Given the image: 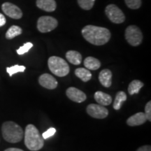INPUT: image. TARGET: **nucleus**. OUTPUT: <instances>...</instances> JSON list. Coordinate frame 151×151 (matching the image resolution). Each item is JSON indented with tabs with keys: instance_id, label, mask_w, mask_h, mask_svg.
Wrapping results in <instances>:
<instances>
[{
	"instance_id": "nucleus-1",
	"label": "nucleus",
	"mask_w": 151,
	"mask_h": 151,
	"mask_svg": "<svg viewBox=\"0 0 151 151\" xmlns=\"http://www.w3.org/2000/svg\"><path fill=\"white\" fill-rule=\"evenodd\" d=\"M81 33L87 41L95 46L106 44L111 38V32L108 29L94 25L86 26L83 28Z\"/></svg>"
},
{
	"instance_id": "nucleus-2",
	"label": "nucleus",
	"mask_w": 151,
	"mask_h": 151,
	"mask_svg": "<svg viewBox=\"0 0 151 151\" xmlns=\"http://www.w3.org/2000/svg\"><path fill=\"white\" fill-rule=\"evenodd\" d=\"M24 144L29 150L32 151L39 150L43 147L44 139L34 124H27L25 128Z\"/></svg>"
},
{
	"instance_id": "nucleus-3",
	"label": "nucleus",
	"mask_w": 151,
	"mask_h": 151,
	"mask_svg": "<svg viewBox=\"0 0 151 151\" xmlns=\"http://www.w3.org/2000/svg\"><path fill=\"white\" fill-rule=\"evenodd\" d=\"M1 132L4 140L11 143L21 141L24 136V132L22 127L12 121L4 122L1 126Z\"/></svg>"
},
{
	"instance_id": "nucleus-4",
	"label": "nucleus",
	"mask_w": 151,
	"mask_h": 151,
	"mask_svg": "<svg viewBox=\"0 0 151 151\" xmlns=\"http://www.w3.org/2000/svg\"><path fill=\"white\" fill-rule=\"evenodd\" d=\"M48 65L50 71L59 77L66 76L70 71L67 62L60 57H50L48 60Z\"/></svg>"
},
{
	"instance_id": "nucleus-5",
	"label": "nucleus",
	"mask_w": 151,
	"mask_h": 151,
	"mask_svg": "<svg viewBox=\"0 0 151 151\" xmlns=\"http://www.w3.org/2000/svg\"><path fill=\"white\" fill-rule=\"evenodd\" d=\"M125 39L132 46H138L143 41V35L141 29L135 25H130L125 29Z\"/></svg>"
},
{
	"instance_id": "nucleus-6",
	"label": "nucleus",
	"mask_w": 151,
	"mask_h": 151,
	"mask_svg": "<svg viewBox=\"0 0 151 151\" xmlns=\"http://www.w3.org/2000/svg\"><path fill=\"white\" fill-rule=\"evenodd\" d=\"M58 20L51 16H41L38 19L37 29L40 32L47 33L58 27Z\"/></svg>"
},
{
	"instance_id": "nucleus-7",
	"label": "nucleus",
	"mask_w": 151,
	"mask_h": 151,
	"mask_svg": "<svg viewBox=\"0 0 151 151\" xmlns=\"http://www.w3.org/2000/svg\"><path fill=\"white\" fill-rule=\"evenodd\" d=\"M105 14L108 18L113 23H122L125 20L123 12L115 4H109L106 7Z\"/></svg>"
},
{
	"instance_id": "nucleus-8",
	"label": "nucleus",
	"mask_w": 151,
	"mask_h": 151,
	"mask_svg": "<svg viewBox=\"0 0 151 151\" xmlns=\"http://www.w3.org/2000/svg\"><path fill=\"white\" fill-rule=\"evenodd\" d=\"M88 115L94 118L104 119L106 118L109 115V111L104 106L100 104H91L88 106L86 109Z\"/></svg>"
},
{
	"instance_id": "nucleus-9",
	"label": "nucleus",
	"mask_w": 151,
	"mask_h": 151,
	"mask_svg": "<svg viewBox=\"0 0 151 151\" xmlns=\"http://www.w3.org/2000/svg\"><path fill=\"white\" fill-rule=\"evenodd\" d=\"M3 12L7 16L13 19H20L22 17V12L19 7L10 2H5L1 5Z\"/></svg>"
},
{
	"instance_id": "nucleus-10",
	"label": "nucleus",
	"mask_w": 151,
	"mask_h": 151,
	"mask_svg": "<svg viewBox=\"0 0 151 151\" xmlns=\"http://www.w3.org/2000/svg\"><path fill=\"white\" fill-rule=\"evenodd\" d=\"M39 83L41 86L48 90H53L58 87V83L55 78L48 73H43L39 78Z\"/></svg>"
},
{
	"instance_id": "nucleus-11",
	"label": "nucleus",
	"mask_w": 151,
	"mask_h": 151,
	"mask_svg": "<svg viewBox=\"0 0 151 151\" xmlns=\"http://www.w3.org/2000/svg\"><path fill=\"white\" fill-rule=\"evenodd\" d=\"M66 94L69 99L77 103L83 102L87 97L86 94L83 92L74 87H70L68 88L66 91Z\"/></svg>"
},
{
	"instance_id": "nucleus-12",
	"label": "nucleus",
	"mask_w": 151,
	"mask_h": 151,
	"mask_svg": "<svg viewBox=\"0 0 151 151\" xmlns=\"http://www.w3.org/2000/svg\"><path fill=\"white\" fill-rule=\"evenodd\" d=\"M147 121V118L144 113L139 112L129 117L127 120V124L131 127L139 126L144 124Z\"/></svg>"
},
{
	"instance_id": "nucleus-13",
	"label": "nucleus",
	"mask_w": 151,
	"mask_h": 151,
	"mask_svg": "<svg viewBox=\"0 0 151 151\" xmlns=\"http://www.w3.org/2000/svg\"><path fill=\"white\" fill-rule=\"evenodd\" d=\"M36 4L38 8L46 12H52L57 7L55 0H37Z\"/></svg>"
},
{
	"instance_id": "nucleus-14",
	"label": "nucleus",
	"mask_w": 151,
	"mask_h": 151,
	"mask_svg": "<svg viewBox=\"0 0 151 151\" xmlns=\"http://www.w3.org/2000/svg\"><path fill=\"white\" fill-rule=\"evenodd\" d=\"M100 83L105 88H109L112 84V72L108 69H103L99 75Z\"/></svg>"
},
{
	"instance_id": "nucleus-15",
	"label": "nucleus",
	"mask_w": 151,
	"mask_h": 151,
	"mask_svg": "<svg viewBox=\"0 0 151 151\" xmlns=\"http://www.w3.org/2000/svg\"><path fill=\"white\" fill-rule=\"evenodd\" d=\"M94 99L98 104L101 106H109L112 103V97L110 95L101 91H97L94 93Z\"/></svg>"
},
{
	"instance_id": "nucleus-16",
	"label": "nucleus",
	"mask_w": 151,
	"mask_h": 151,
	"mask_svg": "<svg viewBox=\"0 0 151 151\" xmlns=\"http://www.w3.org/2000/svg\"><path fill=\"white\" fill-rule=\"evenodd\" d=\"M66 58L70 63L74 65H79L82 61V55L76 50H69L66 53Z\"/></svg>"
},
{
	"instance_id": "nucleus-17",
	"label": "nucleus",
	"mask_w": 151,
	"mask_h": 151,
	"mask_svg": "<svg viewBox=\"0 0 151 151\" xmlns=\"http://www.w3.org/2000/svg\"><path fill=\"white\" fill-rule=\"evenodd\" d=\"M84 66L87 69L97 70L101 67V62L99 60L93 57H88L84 60Z\"/></svg>"
},
{
	"instance_id": "nucleus-18",
	"label": "nucleus",
	"mask_w": 151,
	"mask_h": 151,
	"mask_svg": "<svg viewBox=\"0 0 151 151\" xmlns=\"http://www.w3.org/2000/svg\"><path fill=\"white\" fill-rule=\"evenodd\" d=\"M75 74L83 82H88L92 78V73L89 69L85 68H78L75 70Z\"/></svg>"
},
{
	"instance_id": "nucleus-19",
	"label": "nucleus",
	"mask_w": 151,
	"mask_h": 151,
	"mask_svg": "<svg viewBox=\"0 0 151 151\" xmlns=\"http://www.w3.org/2000/svg\"><path fill=\"white\" fill-rule=\"evenodd\" d=\"M127 100V94L123 91H120L117 93L116 99L113 102V109L115 110H119L121 108L122 104Z\"/></svg>"
},
{
	"instance_id": "nucleus-20",
	"label": "nucleus",
	"mask_w": 151,
	"mask_h": 151,
	"mask_svg": "<svg viewBox=\"0 0 151 151\" xmlns=\"http://www.w3.org/2000/svg\"><path fill=\"white\" fill-rule=\"evenodd\" d=\"M143 83L139 80H134L130 83L128 87V92L130 95L138 94L141 88H143Z\"/></svg>"
},
{
	"instance_id": "nucleus-21",
	"label": "nucleus",
	"mask_w": 151,
	"mask_h": 151,
	"mask_svg": "<svg viewBox=\"0 0 151 151\" xmlns=\"http://www.w3.org/2000/svg\"><path fill=\"white\" fill-rule=\"evenodd\" d=\"M22 32V30L21 28L18 26L13 25L7 30L6 33V38L7 39H13L17 36L20 35Z\"/></svg>"
},
{
	"instance_id": "nucleus-22",
	"label": "nucleus",
	"mask_w": 151,
	"mask_h": 151,
	"mask_svg": "<svg viewBox=\"0 0 151 151\" xmlns=\"http://www.w3.org/2000/svg\"><path fill=\"white\" fill-rule=\"evenodd\" d=\"M25 69H26V67H24V66L16 65L12 66V67H7L6 71L9 74V76L11 77L13 75L16 73L24 72V71H25Z\"/></svg>"
},
{
	"instance_id": "nucleus-23",
	"label": "nucleus",
	"mask_w": 151,
	"mask_h": 151,
	"mask_svg": "<svg viewBox=\"0 0 151 151\" xmlns=\"http://www.w3.org/2000/svg\"><path fill=\"white\" fill-rule=\"evenodd\" d=\"M95 0H78L79 6L84 10H90L93 7Z\"/></svg>"
},
{
	"instance_id": "nucleus-24",
	"label": "nucleus",
	"mask_w": 151,
	"mask_h": 151,
	"mask_svg": "<svg viewBox=\"0 0 151 151\" xmlns=\"http://www.w3.org/2000/svg\"><path fill=\"white\" fill-rule=\"evenodd\" d=\"M125 4L131 9H138L141 6V0H124Z\"/></svg>"
},
{
	"instance_id": "nucleus-25",
	"label": "nucleus",
	"mask_w": 151,
	"mask_h": 151,
	"mask_svg": "<svg viewBox=\"0 0 151 151\" xmlns=\"http://www.w3.org/2000/svg\"><path fill=\"white\" fill-rule=\"evenodd\" d=\"M32 46L33 44L30 42L24 43L23 46H21L20 48H18V50H17V53L20 55H22L26 53V52L29 51L30 49L32 48Z\"/></svg>"
},
{
	"instance_id": "nucleus-26",
	"label": "nucleus",
	"mask_w": 151,
	"mask_h": 151,
	"mask_svg": "<svg viewBox=\"0 0 151 151\" xmlns=\"http://www.w3.org/2000/svg\"><path fill=\"white\" fill-rule=\"evenodd\" d=\"M55 132H56V129H55V128L50 127L49 128L48 130H46V132H43L41 136H42L43 139H48V138L51 137L52 136H53L55 134Z\"/></svg>"
},
{
	"instance_id": "nucleus-27",
	"label": "nucleus",
	"mask_w": 151,
	"mask_h": 151,
	"mask_svg": "<svg viewBox=\"0 0 151 151\" xmlns=\"http://www.w3.org/2000/svg\"><path fill=\"white\" fill-rule=\"evenodd\" d=\"M145 115L147 118V120L151 121V101H149L146 104V106H145Z\"/></svg>"
},
{
	"instance_id": "nucleus-28",
	"label": "nucleus",
	"mask_w": 151,
	"mask_h": 151,
	"mask_svg": "<svg viewBox=\"0 0 151 151\" xmlns=\"http://www.w3.org/2000/svg\"><path fill=\"white\" fill-rule=\"evenodd\" d=\"M6 22V20L5 16L2 14L0 13V27L4 25Z\"/></svg>"
},
{
	"instance_id": "nucleus-29",
	"label": "nucleus",
	"mask_w": 151,
	"mask_h": 151,
	"mask_svg": "<svg viewBox=\"0 0 151 151\" xmlns=\"http://www.w3.org/2000/svg\"><path fill=\"white\" fill-rule=\"evenodd\" d=\"M137 151H151L150 146H143L137 149Z\"/></svg>"
},
{
	"instance_id": "nucleus-30",
	"label": "nucleus",
	"mask_w": 151,
	"mask_h": 151,
	"mask_svg": "<svg viewBox=\"0 0 151 151\" xmlns=\"http://www.w3.org/2000/svg\"><path fill=\"white\" fill-rule=\"evenodd\" d=\"M4 151H24V150H21V149H20V148H10L6 149V150H5Z\"/></svg>"
}]
</instances>
